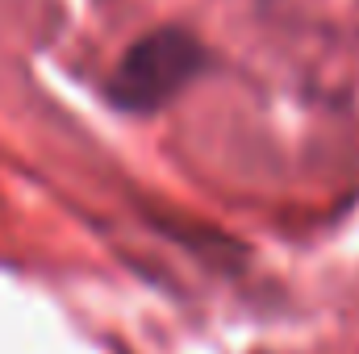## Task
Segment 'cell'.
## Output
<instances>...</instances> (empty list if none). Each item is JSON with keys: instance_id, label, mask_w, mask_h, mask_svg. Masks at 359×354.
Returning a JSON list of instances; mask_svg holds the SVG:
<instances>
[{"instance_id": "cell-1", "label": "cell", "mask_w": 359, "mask_h": 354, "mask_svg": "<svg viewBox=\"0 0 359 354\" xmlns=\"http://www.w3.org/2000/svg\"><path fill=\"white\" fill-rule=\"evenodd\" d=\"M209 67H213V50L201 42V34L180 21H168V25L138 34L117 55V63L104 80V96L113 108L147 117V113H159L163 104H172Z\"/></svg>"}]
</instances>
